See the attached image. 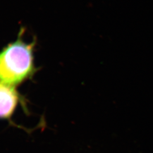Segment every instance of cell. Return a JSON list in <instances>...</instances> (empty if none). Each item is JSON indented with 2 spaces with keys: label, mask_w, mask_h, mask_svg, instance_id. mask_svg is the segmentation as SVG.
<instances>
[{
  "label": "cell",
  "mask_w": 153,
  "mask_h": 153,
  "mask_svg": "<svg viewBox=\"0 0 153 153\" xmlns=\"http://www.w3.org/2000/svg\"><path fill=\"white\" fill-rule=\"evenodd\" d=\"M20 36L0 52V81L10 86L22 82L33 70V44L25 43Z\"/></svg>",
  "instance_id": "cell-1"
},
{
  "label": "cell",
  "mask_w": 153,
  "mask_h": 153,
  "mask_svg": "<svg viewBox=\"0 0 153 153\" xmlns=\"http://www.w3.org/2000/svg\"><path fill=\"white\" fill-rule=\"evenodd\" d=\"M18 102L16 91L11 86L0 83V117H9Z\"/></svg>",
  "instance_id": "cell-2"
}]
</instances>
